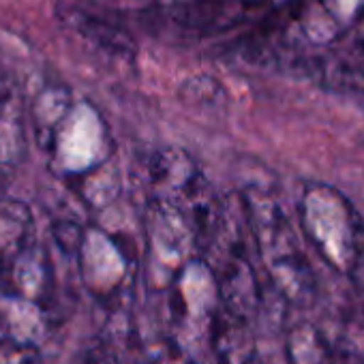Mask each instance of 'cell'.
<instances>
[{"instance_id":"1","label":"cell","mask_w":364,"mask_h":364,"mask_svg":"<svg viewBox=\"0 0 364 364\" xmlns=\"http://www.w3.org/2000/svg\"><path fill=\"white\" fill-rule=\"evenodd\" d=\"M148 210L185 230L204 257L223 234L228 210L200 165L180 148H161L148 163Z\"/></svg>"},{"instance_id":"2","label":"cell","mask_w":364,"mask_h":364,"mask_svg":"<svg viewBox=\"0 0 364 364\" xmlns=\"http://www.w3.org/2000/svg\"><path fill=\"white\" fill-rule=\"evenodd\" d=\"M240 200L272 289L289 304L309 306L315 300L317 281L285 210L262 189H247Z\"/></svg>"},{"instance_id":"3","label":"cell","mask_w":364,"mask_h":364,"mask_svg":"<svg viewBox=\"0 0 364 364\" xmlns=\"http://www.w3.org/2000/svg\"><path fill=\"white\" fill-rule=\"evenodd\" d=\"M300 223L319 255L351 274L364 253V223L353 204L326 182H309L300 196Z\"/></svg>"},{"instance_id":"4","label":"cell","mask_w":364,"mask_h":364,"mask_svg":"<svg viewBox=\"0 0 364 364\" xmlns=\"http://www.w3.org/2000/svg\"><path fill=\"white\" fill-rule=\"evenodd\" d=\"M52 165L60 176H92L112 154V137L90 103H71L63 118L41 137Z\"/></svg>"},{"instance_id":"5","label":"cell","mask_w":364,"mask_h":364,"mask_svg":"<svg viewBox=\"0 0 364 364\" xmlns=\"http://www.w3.org/2000/svg\"><path fill=\"white\" fill-rule=\"evenodd\" d=\"M169 338L193 358V347L208 343L210 323L219 309L215 272L200 255L191 257L167 285Z\"/></svg>"},{"instance_id":"6","label":"cell","mask_w":364,"mask_h":364,"mask_svg":"<svg viewBox=\"0 0 364 364\" xmlns=\"http://www.w3.org/2000/svg\"><path fill=\"white\" fill-rule=\"evenodd\" d=\"M75 257L88 291L101 304H109L112 309L122 306V298L133 281V259L122 240L88 228Z\"/></svg>"},{"instance_id":"7","label":"cell","mask_w":364,"mask_h":364,"mask_svg":"<svg viewBox=\"0 0 364 364\" xmlns=\"http://www.w3.org/2000/svg\"><path fill=\"white\" fill-rule=\"evenodd\" d=\"M364 18V0H296L287 9L294 39L304 50H326Z\"/></svg>"},{"instance_id":"8","label":"cell","mask_w":364,"mask_h":364,"mask_svg":"<svg viewBox=\"0 0 364 364\" xmlns=\"http://www.w3.org/2000/svg\"><path fill=\"white\" fill-rule=\"evenodd\" d=\"M28 152L26 101L18 77L0 65V171L18 169Z\"/></svg>"},{"instance_id":"9","label":"cell","mask_w":364,"mask_h":364,"mask_svg":"<svg viewBox=\"0 0 364 364\" xmlns=\"http://www.w3.org/2000/svg\"><path fill=\"white\" fill-rule=\"evenodd\" d=\"M58 20L69 33L82 37L86 43H90L101 54H107L120 63H129V65L135 63V54H137L135 43H133L131 35L124 28H120L118 24H114L105 18L92 16L80 7L58 9Z\"/></svg>"},{"instance_id":"10","label":"cell","mask_w":364,"mask_h":364,"mask_svg":"<svg viewBox=\"0 0 364 364\" xmlns=\"http://www.w3.org/2000/svg\"><path fill=\"white\" fill-rule=\"evenodd\" d=\"M52 323L46 306L0 285V341L39 345Z\"/></svg>"},{"instance_id":"11","label":"cell","mask_w":364,"mask_h":364,"mask_svg":"<svg viewBox=\"0 0 364 364\" xmlns=\"http://www.w3.org/2000/svg\"><path fill=\"white\" fill-rule=\"evenodd\" d=\"M208 347L217 364H245L255 355L251 321L228 313L221 304L208 332Z\"/></svg>"},{"instance_id":"12","label":"cell","mask_w":364,"mask_h":364,"mask_svg":"<svg viewBox=\"0 0 364 364\" xmlns=\"http://www.w3.org/2000/svg\"><path fill=\"white\" fill-rule=\"evenodd\" d=\"M35 240V217L28 204L0 198V277Z\"/></svg>"},{"instance_id":"13","label":"cell","mask_w":364,"mask_h":364,"mask_svg":"<svg viewBox=\"0 0 364 364\" xmlns=\"http://www.w3.org/2000/svg\"><path fill=\"white\" fill-rule=\"evenodd\" d=\"M285 351L287 364H332V351L313 326L294 328L287 336Z\"/></svg>"},{"instance_id":"14","label":"cell","mask_w":364,"mask_h":364,"mask_svg":"<svg viewBox=\"0 0 364 364\" xmlns=\"http://www.w3.org/2000/svg\"><path fill=\"white\" fill-rule=\"evenodd\" d=\"M0 364H43L39 345L0 341Z\"/></svg>"},{"instance_id":"15","label":"cell","mask_w":364,"mask_h":364,"mask_svg":"<svg viewBox=\"0 0 364 364\" xmlns=\"http://www.w3.org/2000/svg\"><path fill=\"white\" fill-rule=\"evenodd\" d=\"M52 234H54V240L58 245V249L65 253V255H75L77 249H80V242H82V236H84V228L77 225L75 221H56V225L52 228Z\"/></svg>"},{"instance_id":"16","label":"cell","mask_w":364,"mask_h":364,"mask_svg":"<svg viewBox=\"0 0 364 364\" xmlns=\"http://www.w3.org/2000/svg\"><path fill=\"white\" fill-rule=\"evenodd\" d=\"M84 364H122V362L118 349L107 338H99L88 347Z\"/></svg>"},{"instance_id":"17","label":"cell","mask_w":364,"mask_h":364,"mask_svg":"<svg viewBox=\"0 0 364 364\" xmlns=\"http://www.w3.org/2000/svg\"><path fill=\"white\" fill-rule=\"evenodd\" d=\"M245 364H264V362H262V360H259L257 355H253V358H251V360H247Z\"/></svg>"},{"instance_id":"18","label":"cell","mask_w":364,"mask_h":364,"mask_svg":"<svg viewBox=\"0 0 364 364\" xmlns=\"http://www.w3.org/2000/svg\"><path fill=\"white\" fill-rule=\"evenodd\" d=\"M169 3H178V0H169Z\"/></svg>"},{"instance_id":"19","label":"cell","mask_w":364,"mask_h":364,"mask_svg":"<svg viewBox=\"0 0 364 364\" xmlns=\"http://www.w3.org/2000/svg\"><path fill=\"white\" fill-rule=\"evenodd\" d=\"M118 3H122V0H118Z\"/></svg>"}]
</instances>
